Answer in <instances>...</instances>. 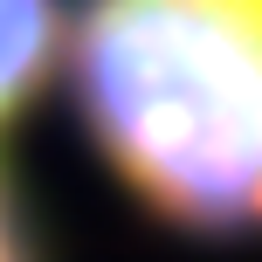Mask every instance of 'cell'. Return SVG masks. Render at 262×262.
Returning a JSON list of instances; mask_svg holds the SVG:
<instances>
[{
  "mask_svg": "<svg viewBox=\"0 0 262 262\" xmlns=\"http://www.w3.org/2000/svg\"><path fill=\"white\" fill-rule=\"evenodd\" d=\"M76 97L159 214L262 235V0H90Z\"/></svg>",
  "mask_w": 262,
  "mask_h": 262,
  "instance_id": "6da1fadb",
  "label": "cell"
},
{
  "mask_svg": "<svg viewBox=\"0 0 262 262\" xmlns=\"http://www.w3.org/2000/svg\"><path fill=\"white\" fill-rule=\"evenodd\" d=\"M55 49V0H0V124L28 104Z\"/></svg>",
  "mask_w": 262,
  "mask_h": 262,
  "instance_id": "7a4b0ae2",
  "label": "cell"
},
{
  "mask_svg": "<svg viewBox=\"0 0 262 262\" xmlns=\"http://www.w3.org/2000/svg\"><path fill=\"white\" fill-rule=\"evenodd\" d=\"M0 262H21V242H14V221H7V207H0Z\"/></svg>",
  "mask_w": 262,
  "mask_h": 262,
  "instance_id": "3957f363",
  "label": "cell"
}]
</instances>
